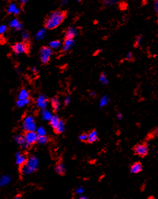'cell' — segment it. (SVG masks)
I'll return each instance as SVG.
<instances>
[{"label": "cell", "mask_w": 158, "mask_h": 199, "mask_svg": "<svg viewBox=\"0 0 158 199\" xmlns=\"http://www.w3.org/2000/svg\"><path fill=\"white\" fill-rule=\"evenodd\" d=\"M37 134L38 136H45L46 135V130L43 126H40L37 129Z\"/></svg>", "instance_id": "32"}, {"label": "cell", "mask_w": 158, "mask_h": 199, "mask_svg": "<svg viewBox=\"0 0 158 199\" xmlns=\"http://www.w3.org/2000/svg\"><path fill=\"white\" fill-rule=\"evenodd\" d=\"M48 141H49V138H48V137L46 136V135L45 136H38V139H37V142L41 144H46L48 142Z\"/></svg>", "instance_id": "29"}, {"label": "cell", "mask_w": 158, "mask_h": 199, "mask_svg": "<svg viewBox=\"0 0 158 199\" xmlns=\"http://www.w3.org/2000/svg\"><path fill=\"white\" fill-rule=\"evenodd\" d=\"M22 129L26 132L36 131V124L35 122L34 118L32 116H28L23 120Z\"/></svg>", "instance_id": "5"}, {"label": "cell", "mask_w": 158, "mask_h": 199, "mask_svg": "<svg viewBox=\"0 0 158 199\" xmlns=\"http://www.w3.org/2000/svg\"><path fill=\"white\" fill-rule=\"evenodd\" d=\"M133 151L135 155L142 158L145 157L148 154V147L145 143L137 144L134 147Z\"/></svg>", "instance_id": "6"}, {"label": "cell", "mask_w": 158, "mask_h": 199, "mask_svg": "<svg viewBox=\"0 0 158 199\" xmlns=\"http://www.w3.org/2000/svg\"><path fill=\"white\" fill-rule=\"evenodd\" d=\"M16 199H17V198H21V196H16L15 197Z\"/></svg>", "instance_id": "44"}, {"label": "cell", "mask_w": 158, "mask_h": 199, "mask_svg": "<svg viewBox=\"0 0 158 199\" xmlns=\"http://www.w3.org/2000/svg\"><path fill=\"white\" fill-rule=\"evenodd\" d=\"M11 181V177L8 175H5L0 178V186L4 187L10 183Z\"/></svg>", "instance_id": "21"}, {"label": "cell", "mask_w": 158, "mask_h": 199, "mask_svg": "<svg viewBox=\"0 0 158 199\" xmlns=\"http://www.w3.org/2000/svg\"><path fill=\"white\" fill-rule=\"evenodd\" d=\"M9 27L13 28L16 31H21L23 28V25L17 18H14L9 22Z\"/></svg>", "instance_id": "12"}, {"label": "cell", "mask_w": 158, "mask_h": 199, "mask_svg": "<svg viewBox=\"0 0 158 199\" xmlns=\"http://www.w3.org/2000/svg\"><path fill=\"white\" fill-rule=\"evenodd\" d=\"M75 44V39H66L64 38V40L62 47V51L63 52H68L70 50H71L73 46H74Z\"/></svg>", "instance_id": "9"}, {"label": "cell", "mask_w": 158, "mask_h": 199, "mask_svg": "<svg viewBox=\"0 0 158 199\" xmlns=\"http://www.w3.org/2000/svg\"><path fill=\"white\" fill-rule=\"evenodd\" d=\"M7 12L9 14H11L15 16H17L19 15L21 12V9L17 5V4L15 3H11L9 5L7 9Z\"/></svg>", "instance_id": "10"}, {"label": "cell", "mask_w": 158, "mask_h": 199, "mask_svg": "<svg viewBox=\"0 0 158 199\" xmlns=\"http://www.w3.org/2000/svg\"><path fill=\"white\" fill-rule=\"evenodd\" d=\"M51 103L52 108H53V110H54V112H58V111L60 110V103L59 99H58V97H53L51 99Z\"/></svg>", "instance_id": "17"}, {"label": "cell", "mask_w": 158, "mask_h": 199, "mask_svg": "<svg viewBox=\"0 0 158 199\" xmlns=\"http://www.w3.org/2000/svg\"><path fill=\"white\" fill-rule=\"evenodd\" d=\"M153 7H154L155 13L158 15V0H154Z\"/></svg>", "instance_id": "36"}, {"label": "cell", "mask_w": 158, "mask_h": 199, "mask_svg": "<svg viewBox=\"0 0 158 199\" xmlns=\"http://www.w3.org/2000/svg\"><path fill=\"white\" fill-rule=\"evenodd\" d=\"M117 117H118V118H119V120L122 119V114H121V113H118V114H117Z\"/></svg>", "instance_id": "42"}, {"label": "cell", "mask_w": 158, "mask_h": 199, "mask_svg": "<svg viewBox=\"0 0 158 199\" xmlns=\"http://www.w3.org/2000/svg\"><path fill=\"white\" fill-rule=\"evenodd\" d=\"M66 12L63 10H55L48 15L44 22L47 30H54L62 25L66 18Z\"/></svg>", "instance_id": "1"}, {"label": "cell", "mask_w": 158, "mask_h": 199, "mask_svg": "<svg viewBox=\"0 0 158 199\" xmlns=\"http://www.w3.org/2000/svg\"><path fill=\"white\" fill-rule=\"evenodd\" d=\"M30 93L27 89H23L21 90L18 93V99H29Z\"/></svg>", "instance_id": "25"}, {"label": "cell", "mask_w": 158, "mask_h": 199, "mask_svg": "<svg viewBox=\"0 0 158 199\" xmlns=\"http://www.w3.org/2000/svg\"><path fill=\"white\" fill-rule=\"evenodd\" d=\"M29 49L30 47L28 46V43L24 42H17L12 46V50L16 55L28 53L29 52Z\"/></svg>", "instance_id": "4"}, {"label": "cell", "mask_w": 158, "mask_h": 199, "mask_svg": "<svg viewBox=\"0 0 158 199\" xmlns=\"http://www.w3.org/2000/svg\"><path fill=\"white\" fill-rule=\"evenodd\" d=\"M142 165L140 162H134V164L131 166L130 167V172L132 174H137L142 171Z\"/></svg>", "instance_id": "16"}, {"label": "cell", "mask_w": 158, "mask_h": 199, "mask_svg": "<svg viewBox=\"0 0 158 199\" xmlns=\"http://www.w3.org/2000/svg\"><path fill=\"white\" fill-rule=\"evenodd\" d=\"M22 38L23 42L28 43V41H29V40H30V34L27 30H24V31H22Z\"/></svg>", "instance_id": "30"}, {"label": "cell", "mask_w": 158, "mask_h": 199, "mask_svg": "<svg viewBox=\"0 0 158 199\" xmlns=\"http://www.w3.org/2000/svg\"><path fill=\"white\" fill-rule=\"evenodd\" d=\"M7 30V27L5 25H0V35L5 34Z\"/></svg>", "instance_id": "34"}, {"label": "cell", "mask_w": 158, "mask_h": 199, "mask_svg": "<svg viewBox=\"0 0 158 199\" xmlns=\"http://www.w3.org/2000/svg\"><path fill=\"white\" fill-rule=\"evenodd\" d=\"M30 103V99H18V101L16 102V105L18 108H23L25 106L28 105Z\"/></svg>", "instance_id": "24"}, {"label": "cell", "mask_w": 158, "mask_h": 199, "mask_svg": "<svg viewBox=\"0 0 158 199\" xmlns=\"http://www.w3.org/2000/svg\"><path fill=\"white\" fill-rule=\"evenodd\" d=\"M53 55V49H51L49 46H43L40 49L39 57L41 62L45 65L47 64Z\"/></svg>", "instance_id": "3"}, {"label": "cell", "mask_w": 158, "mask_h": 199, "mask_svg": "<svg viewBox=\"0 0 158 199\" xmlns=\"http://www.w3.org/2000/svg\"><path fill=\"white\" fill-rule=\"evenodd\" d=\"M41 116H42V118H43V120H49L52 117V114L49 112V110H45L43 109L42 110V112H41Z\"/></svg>", "instance_id": "27"}, {"label": "cell", "mask_w": 158, "mask_h": 199, "mask_svg": "<svg viewBox=\"0 0 158 199\" xmlns=\"http://www.w3.org/2000/svg\"><path fill=\"white\" fill-rule=\"evenodd\" d=\"M28 0H20V3L22 5H24L28 2Z\"/></svg>", "instance_id": "41"}, {"label": "cell", "mask_w": 158, "mask_h": 199, "mask_svg": "<svg viewBox=\"0 0 158 199\" xmlns=\"http://www.w3.org/2000/svg\"><path fill=\"white\" fill-rule=\"evenodd\" d=\"M24 138L27 143L30 146L32 145L37 142V139H38V135L35 131L26 132L24 135Z\"/></svg>", "instance_id": "7"}, {"label": "cell", "mask_w": 158, "mask_h": 199, "mask_svg": "<svg viewBox=\"0 0 158 199\" xmlns=\"http://www.w3.org/2000/svg\"><path fill=\"white\" fill-rule=\"evenodd\" d=\"M68 3V0H61L60 1V4L62 6L64 5H66Z\"/></svg>", "instance_id": "39"}, {"label": "cell", "mask_w": 158, "mask_h": 199, "mask_svg": "<svg viewBox=\"0 0 158 199\" xmlns=\"http://www.w3.org/2000/svg\"><path fill=\"white\" fill-rule=\"evenodd\" d=\"M108 102V99H107L106 97H103L102 99V100L100 101V105L101 106H103V105H105Z\"/></svg>", "instance_id": "37"}, {"label": "cell", "mask_w": 158, "mask_h": 199, "mask_svg": "<svg viewBox=\"0 0 158 199\" xmlns=\"http://www.w3.org/2000/svg\"><path fill=\"white\" fill-rule=\"evenodd\" d=\"M78 34V30L76 28L70 27L68 28L64 33V38L66 39H75Z\"/></svg>", "instance_id": "8"}, {"label": "cell", "mask_w": 158, "mask_h": 199, "mask_svg": "<svg viewBox=\"0 0 158 199\" xmlns=\"http://www.w3.org/2000/svg\"><path fill=\"white\" fill-rule=\"evenodd\" d=\"M62 42L60 41V40H55L53 41L50 42V43L49 44V47H50L51 49L55 50V49H58L62 47Z\"/></svg>", "instance_id": "18"}, {"label": "cell", "mask_w": 158, "mask_h": 199, "mask_svg": "<svg viewBox=\"0 0 158 199\" xmlns=\"http://www.w3.org/2000/svg\"><path fill=\"white\" fill-rule=\"evenodd\" d=\"M32 70L33 71V72H34L35 74H37V72H38V70H37V68L36 67V66H33L32 68Z\"/></svg>", "instance_id": "40"}, {"label": "cell", "mask_w": 158, "mask_h": 199, "mask_svg": "<svg viewBox=\"0 0 158 199\" xmlns=\"http://www.w3.org/2000/svg\"><path fill=\"white\" fill-rule=\"evenodd\" d=\"M55 171L58 174L60 175V176L64 175L66 173V168L64 164L63 163H58V164H56L55 167Z\"/></svg>", "instance_id": "20"}, {"label": "cell", "mask_w": 158, "mask_h": 199, "mask_svg": "<svg viewBox=\"0 0 158 199\" xmlns=\"http://www.w3.org/2000/svg\"><path fill=\"white\" fill-rule=\"evenodd\" d=\"M125 59L128 61H131L133 60V53H132V52H128V53L126 54Z\"/></svg>", "instance_id": "35"}, {"label": "cell", "mask_w": 158, "mask_h": 199, "mask_svg": "<svg viewBox=\"0 0 158 199\" xmlns=\"http://www.w3.org/2000/svg\"><path fill=\"white\" fill-rule=\"evenodd\" d=\"M142 42H143V36L142 35H138L135 40V42H134V47H136V48H137V47H140L141 45H142Z\"/></svg>", "instance_id": "28"}, {"label": "cell", "mask_w": 158, "mask_h": 199, "mask_svg": "<svg viewBox=\"0 0 158 199\" xmlns=\"http://www.w3.org/2000/svg\"><path fill=\"white\" fill-rule=\"evenodd\" d=\"M48 100L43 95H41L37 97L36 100V105L39 108L41 109H45L46 106H47Z\"/></svg>", "instance_id": "13"}, {"label": "cell", "mask_w": 158, "mask_h": 199, "mask_svg": "<svg viewBox=\"0 0 158 199\" xmlns=\"http://www.w3.org/2000/svg\"><path fill=\"white\" fill-rule=\"evenodd\" d=\"M98 140V133L95 129L92 130L91 132L88 134V137H87V143L92 144L95 142L97 141Z\"/></svg>", "instance_id": "14"}, {"label": "cell", "mask_w": 158, "mask_h": 199, "mask_svg": "<svg viewBox=\"0 0 158 199\" xmlns=\"http://www.w3.org/2000/svg\"><path fill=\"white\" fill-rule=\"evenodd\" d=\"M154 133H155V136H156L158 137V127H157L156 129H155Z\"/></svg>", "instance_id": "43"}, {"label": "cell", "mask_w": 158, "mask_h": 199, "mask_svg": "<svg viewBox=\"0 0 158 199\" xmlns=\"http://www.w3.org/2000/svg\"><path fill=\"white\" fill-rule=\"evenodd\" d=\"M46 34H47L46 28H41V29H40L39 31L37 32V34L36 35V38L37 40H41L42 39L44 38Z\"/></svg>", "instance_id": "23"}, {"label": "cell", "mask_w": 158, "mask_h": 199, "mask_svg": "<svg viewBox=\"0 0 158 199\" xmlns=\"http://www.w3.org/2000/svg\"><path fill=\"white\" fill-rule=\"evenodd\" d=\"M60 121V119L58 118L56 115L52 116V117L50 120H49V123H50V125H51V127H53L55 130L57 126L59 124Z\"/></svg>", "instance_id": "19"}, {"label": "cell", "mask_w": 158, "mask_h": 199, "mask_svg": "<svg viewBox=\"0 0 158 199\" xmlns=\"http://www.w3.org/2000/svg\"><path fill=\"white\" fill-rule=\"evenodd\" d=\"M70 101H71V99H70V97H66L64 99V103L65 105H68L70 103Z\"/></svg>", "instance_id": "38"}, {"label": "cell", "mask_w": 158, "mask_h": 199, "mask_svg": "<svg viewBox=\"0 0 158 199\" xmlns=\"http://www.w3.org/2000/svg\"><path fill=\"white\" fill-rule=\"evenodd\" d=\"M15 158H16V164L18 166H22L24 164L27 160V158H26V156H25V155L20 152H18L16 154Z\"/></svg>", "instance_id": "15"}, {"label": "cell", "mask_w": 158, "mask_h": 199, "mask_svg": "<svg viewBox=\"0 0 158 199\" xmlns=\"http://www.w3.org/2000/svg\"><path fill=\"white\" fill-rule=\"evenodd\" d=\"M39 165V160L35 156H31L27 158L26 162L22 166H20V172L23 175H28L36 171Z\"/></svg>", "instance_id": "2"}, {"label": "cell", "mask_w": 158, "mask_h": 199, "mask_svg": "<svg viewBox=\"0 0 158 199\" xmlns=\"http://www.w3.org/2000/svg\"><path fill=\"white\" fill-rule=\"evenodd\" d=\"M87 137H88V134H86V133H83L79 136V139L82 142H87Z\"/></svg>", "instance_id": "33"}, {"label": "cell", "mask_w": 158, "mask_h": 199, "mask_svg": "<svg viewBox=\"0 0 158 199\" xmlns=\"http://www.w3.org/2000/svg\"><path fill=\"white\" fill-rule=\"evenodd\" d=\"M77 2H81L82 1V0H75Z\"/></svg>", "instance_id": "45"}, {"label": "cell", "mask_w": 158, "mask_h": 199, "mask_svg": "<svg viewBox=\"0 0 158 199\" xmlns=\"http://www.w3.org/2000/svg\"><path fill=\"white\" fill-rule=\"evenodd\" d=\"M102 2L105 7H113L117 4L119 0H102Z\"/></svg>", "instance_id": "26"}, {"label": "cell", "mask_w": 158, "mask_h": 199, "mask_svg": "<svg viewBox=\"0 0 158 199\" xmlns=\"http://www.w3.org/2000/svg\"><path fill=\"white\" fill-rule=\"evenodd\" d=\"M64 130H65V122L64 120H60L59 124H58L57 127L55 129V132L56 134H60L64 132Z\"/></svg>", "instance_id": "22"}, {"label": "cell", "mask_w": 158, "mask_h": 199, "mask_svg": "<svg viewBox=\"0 0 158 199\" xmlns=\"http://www.w3.org/2000/svg\"><path fill=\"white\" fill-rule=\"evenodd\" d=\"M99 80H100V82L104 85H107L108 84V78L105 73H102V74H100Z\"/></svg>", "instance_id": "31"}, {"label": "cell", "mask_w": 158, "mask_h": 199, "mask_svg": "<svg viewBox=\"0 0 158 199\" xmlns=\"http://www.w3.org/2000/svg\"><path fill=\"white\" fill-rule=\"evenodd\" d=\"M15 140L16 143L19 145L22 149H26L30 147V145L26 141L24 136H21V135H16L15 137Z\"/></svg>", "instance_id": "11"}]
</instances>
